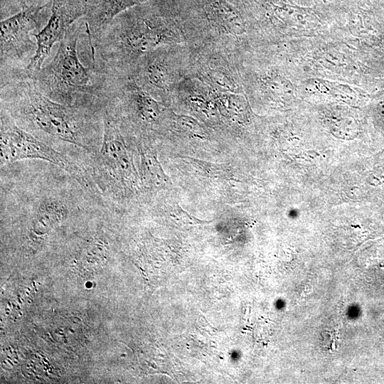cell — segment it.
<instances>
[{
	"mask_svg": "<svg viewBox=\"0 0 384 384\" xmlns=\"http://www.w3.org/2000/svg\"><path fill=\"white\" fill-rule=\"evenodd\" d=\"M94 0H52L51 13L44 27L35 34L36 50L27 65L25 79H34L53 46L60 42L69 28L85 16Z\"/></svg>",
	"mask_w": 384,
	"mask_h": 384,
	"instance_id": "obj_5",
	"label": "cell"
},
{
	"mask_svg": "<svg viewBox=\"0 0 384 384\" xmlns=\"http://www.w3.org/2000/svg\"><path fill=\"white\" fill-rule=\"evenodd\" d=\"M102 143L100 156L110 176L123 188L133 189L137 185V174L132 158L120 131L119 119L113 110L102 102Z\"/></svg>",
	"mask_w": 384,
	"mask_h": 384,
	"instance_id": "obj_6",
	"label": "cell"
},
{
	"mask_svg": "<svg viewBox=\"0 0 384 384\" xmlns=\"http://www.w3.org/2000/svg\"><path fill=\"white\" fill-rule=\"evenodd\" d=\"M68 208L60 200L47 198L37 206L31 222L32 233L35 236L48 233L60 224L68 215Z\"/></svg>",
	"mask_w": 384,
	"mask_h": 384,
	"instance_id": "obj_8",
	"label": "cell"
},
{
	"mask_svg": "<svg viewBox=\"0 0 384 384\" xmlns=\"http://www.w3.org/2000/svg\"><path fill=\"white\" fill-rule=\"evenodd\" d=\"M52 0L33 3L1 21L0 88L25 79L26 68L37 48L35 34L46 24Z\"/></svg>",
	"mask_w": 384,
	"mask_h": 384,
	"instance_id": "obj_3",
	"label": "cell"
},
{
	"mask_svg": "<svg viewBox=\"0 0 384 384\" xmlns=\"http://www.w3.org/2000/svg\"><path fill=\"white\" fill-rule=\"evenodd\" d=\"M141 161L142 176L146 183L161 188L168 181V177L154 154L149 151L143 152Z\"/></svg>",
	"mask_w": 384,
	"mask_h": 384,
	"instance_id": "obj_9",
	"label": "cell"
},
{
	"mask_svg": "<svg viewBox=\"0 0 384 384\" xmlns=\"http://www.w3.org/2000/svg\"><path fill=\"white\" fill-rule=\"evenodd\" d=\"M35 2H47L50 0H33Z\"/></svg>",
	"mask_w": 384,
	"mask_h": 384,
	"instance_id": "obj_10",
	"label": "cell"
},
{
	"mask_svg": "<svg viewBox=\"0 0 384 384\" xmlns=\"http://www.w3.org/2000/svg\"><path fill=\"white\" fill-rule=\"evenodd\" d=\"M0 90L1 107L24 129L86 149L99 137L101 100L62 104L46 96L33 79L16 80Z\"/></svg>",
	"mask_w": 384,
	"mask_h": 384,
	"instance_id": "obj_1",
	"label": "cell"
},
{
	"mask_svg": "<svg viewBox=\"0 0 384 384\" xmlns=\"http://www.w3.org/2000/svg\"><path fill=\"white\" fill-rule=\"evenodd\" d=\"M149 0H94L83 17L88 44L95 41L107 26L119 14Z\"/></svg>",
	"mask_w": 384,
	"mask_h": 384,
	"instance_id": "obj_7",
	"label": "cell"
},
{
	"mask_svg": "<svg viewBox=\"0 0 384 384\" xmlns=\"http://www.w3.org/2000/svg\"><path fill=\"white\" fill-rule=\"evenodd\" d=\"M1 165L23 159H41L65 171L85 188H90L81 169L51 146L21 128L10 114L1 107Z\"/></svg>",
	"mask_w": 384,
	"mask_h": 384,
	"instance_id": "obj_4",
	"label": "cell"
},
{
	"mask_svg": "<svg viewBox=\"0 0 384 384\" xmlns=\"http://www.w3.org/2000/svg\"><path fill=\"white\" fill-rule=\"evenodd\" d=\"M83 33L82 18L69 28L55 55L44 63L33 79L38 89L55 102L74 105L102 97L106 70L92 62L85 66L78 57V41Z\"/></svg>",
	"mask_w": 384,
	"mask_h": 384,
	"instance_id": "obj_2",
	"label": "cell"
}]
</instances>
